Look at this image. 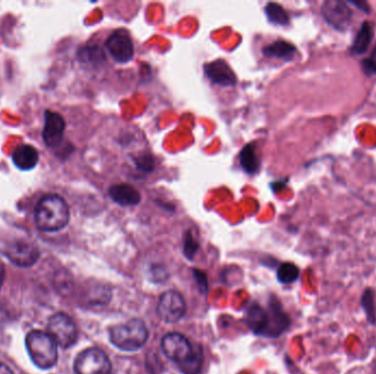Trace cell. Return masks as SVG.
<instances>
[{
  "label": "cell",
  "mask_w": 376,
  "mask_h": 374,
  "mask_svg": "<svg viewBox=\"0 0 376 374\" xmlns=\"http://www.w3.org/2000/svg\"><path fill=\"white\" fill-rule=\"evenodd\" d=\"M246 320L255 334L270 338L279 337L290 326V318L276 304L268 311L259 305H252L246 312Z\"/></svg>",
  "instance_id": "obj_1"
},
{
  "label": "cell",
  "mask_w": 376,
  "mask_h": 374,
  "mask_svg": "<svg viewBox=\"0 0 376 374\" xmlns=\"http://www.w3.org/2000/svg\"><path fill=\"white\" fill-rule=\"evenodd\" d=\"M34 220L40 231H61L70 221V207L60 196L48 194L35 207Z\"/></svg>",
  "instance_id": "obj_2"
},
{
  "label": "cell",
  "mask_w": 376,
  "mask_h": 374,
  "mask_svg": "<svg viewBox=\"0 0 376 374\" xmlns=\"http://www.w3.org/2000/svg\"><path fill=\"white\" fill-rule=\"evenodd\" d=\"M149 331L146 324L140 320H131L128 323L112 326L109 329V340L118 349L133 353L146 345Z\"/></svg>",
  "instance_id": "obj_3"
},
{
  "label": "cell",
  "mask_w": 376,
  "mask_h": 374,
  "mask_svg": "<svg viewBox=\"0 0 376 374\" xmlns=\"http://www.w3.org/2000/svg\"><path fill=\"white\" fill-rule=\"evenodd\" d=\"M28 353L33 364L41 369H51L57 361V344L46 331H32L26 338Z\"/></svg>",
  "instance_id": "obj_4"
},
{
  "label": "cell",
  "mask_w": 376,
  "mask_h": 374,
  "mask_svg": "<svg viewBox=\"0 0 376 374\" xmlns=\"http://www.w3.org/2000/svg\"><path fill=\"white\" fill-rule=\"evenodd\" d=\"M74 370L76 374H110L111 362L103 350L88 348L76 357Z\"/></svg>",
  "instance_id": "obj_5"
},
{
  "label": "cell",
  "mask_w": 376,
  "mask_h": 374,
  "mask_svg": "<svg viewBox=\"0 0 376 374\" xmlns=\"http://www.w3.org/2000/svg\"><path fill=\"white\" fill-rule=\"evenodd\" d=\"M161 347L164 355L179 366L186 364L195 351V346L192 347L186 337L179 333H170L163 337Z\"/></svg>",
  "instance_id": "obj_6"
},
{
  "label": "cell",
  "mask_w": 376,
  "mask_h": 374,
  "mask_svg": "<svg viewBox=\"0 0 376 374\" xmlns=\"http://www.w3.org/2000/svg\"><path fill=\"white\" fill-rule=\"evenodd\" d=\"M48 329L57 345L64 349L73 346L77 340V327L73 320L64 313H57L52 316Z\"/></svg>",
  "instance_id": "obj_7"
},
{
  "label": "cell",
  "mask_w": 376,
  "mask_h": 374,
  "mask_svg": "<svg viewBox=\"0 0 376 374\" xmlns=\"http://www.w3.org/2000/svg\"><path fill=\"white\" fill-rule=\"evenodd\" d=\"M157 315L166 323H176L184 318L186 303L184 298L177 291H166L157 304Z\"/></svg>",
  "instance_id": "obj_8"
},
{
  "label": "cell",
  "mask_w": 376,
  "mask_h": 374,
  "mask_svg": "<svg viewBox=\"0 0 376 374\" xmlns=\"http://www.w3.org/2000/svg\"><path fill=\"white\" fill-rule=\"evenodd\" d=\"M321 14L328 25L338 31H346L351 25L352 10L346 1L328 0L322 5Z\"/></svg>",
  "instance_id": "obj_9"
},
{
  "label": "cell",
  "mask_w": 376,
  "mask_h": 374,
  "mask_svg": "<svg viewBox=\"0 0 376 374\" xmlns=\"http://www.w3.org/2000/svg\"><path fill=\"white\" fill-rule=\"evenodd\" d=\"M109 54L120 64L130 62L135 55V46L129 33L126 30H117L106 42Z\"/></svg>",
  "instance_id": "obj_10"
},
{
  "label": "cell",
  "mask_w": 376,
  "mask_h": 374,
  "mask_svg": "<svg viewBox=\"0 0 376 374\" xmlns=\"http://www.w3.org/2000/svg\"><path fill=\"white\" fill-rule=\"evenodd\" d=\"M5 256L16 266H33L39 258L38 248L30 242L18 240L7 246L5 249Z\"/></svg>",
  "instance_id": "obj_11"
},
{
  "label": "cell",
  "mask_w": 376,
  "mask_h": 374,
  "mask_svg": "<svg viewBox=\"0 0 376 374\" xmlns=\"http://www.w3.org/2000/svg\"><path fill=\"white\" fill-rule=\"evenodd\" d=\"M204 70L205 75L215 85L221 87H233L236 85V74L225 61L218 59L214 62L207 63L204 66Z\"/></svg>",
  "instance_id": "obj_12"
},
{
  "label": "cell",
  "mask_w": 376,
  "mask_h": 374,
  "mask_svg": "<svg viewBox=\"0 0 376 374\" xmlns=\"http://www.w3.org/2000/svg\"><path fill=\"white\" fill-rule=\"evenodd\" d=\"M66 131V121L62 116L57 112L48 111L44 123L43 138L46 145L55 147L61 143Z\"/></svg>",
  "instance_id": "obj_13"
},
{
  "label": "cell",
  "mask_w": 376,
  "mask_h": 374,
  "mask_svg": "<svg viewBox=\"0 0 376 374\" xmlns=\"http://www.w3.org/2000/svg\"><path fill=\"white\" fill-rule=\"evenodd\" d=\"M109 197L112 201L116 202L117 205H122V207L137 205L141 201L140 192L128 183L111 187L109 189Z\"/></svg>",
  "instance_id": "obj_14"
},
{
  "label": "cell",
  "mask_w": 376,
  "mask_h": 374,
  "mask_svg": "<svg viewBox=\"0 0 376 374\" xmlns=\"http://www.w3.org/2000/svg\"><path fill=\"white\" fill-rule=\"evenodd\" d=\"M12 160L21 170H31L39 162L38 151L31 145H21L14 149Z\"/></svg>",
  "instance_id": "obj_15"
},
{
  "label": "cell",
  "mask_w": 376,
  "mask_h": 374,
  "mask_svg": "<svg viewBox=\"0 0 376 374\" xmlns=\"http://www.w3.org/2000/svg\"><path fill=\"white\" fill-rule=\"evenodd\" d=\"M374 37V27L371 22H363L359 32L357 33L353 44L351 46V53L353 55H360L366 53L371 44Z\"/></svg>",
  "instance_id": "obj_16"
},
{
  "label": "cell",
  "mask_w": 376,
  "mask_h": 374,
  "mask_svg": "<svg viewBox=\"0 0 376 374\" xmlns=\"http://www.w3.org/2000/svg\"><path fill=\"white\" fill-rule=\"evenodd\" d=\"M263 53L266 56L277 57V59L290 61L296 53V48L293 44L285 41H276L274 43L266 46L263 49Z\"/></svg>",
  "instance_id": "obj_17"
},
{
  "label": "cell",
  "mask_w": 376,
  "mask_h": 374,
  "mask_svg": "<svg viewBox=\"0 0 376 374\" xmlns=\"http://www.w3.org/2000/svg\"><path fill=\"white\" fill-rule=\"evenodd\" d=\"M240 164L242 169L249 175H255L260 168V162L257 159L255 147L253 144H248L242 148L240 153Z\"/></svg>",
  "instance_id": "obj_18"
},
{
  "label": "cell",
  "mask_w": 376,
  "mask_h": 374,
  "mask_svg": "<svg viewBox=\"0 0 376 374\" xmlns=\"http://www.w3.org/2000/svg\"><path fill=\"white\" fill-rule=\"evenodd\" d=\"M266 14L268 19L277 25H287L290 23V16L287 14L285 9L279 3H268L266 7Z\"/></svg>",
  "instance_id": "obj_19"
},
{
  "label": "cell",
  "mask_w": 376,
  "mask_h": 374,
  "mask_svg": "<svg viewBox=\"0 0 376 374\" xmlns=\"http://www.w3.org/2000/svg\"><path fill=\"white\" fill-rule=\"evenodd\" d=\"M299 277V269L292 262H284L277 269V279L283 284H290L295 282Z\"/></svg>",
  "instance_id": "obj_20"
},
{
  "label": "cell",
  "mask_w": 376,
  "mask_h": 374,
  "mask_svg": "<svg viewBox=\"0 0 376 374\" xmlns=\"http://www.w3.org/2000/svg\"><path fill=\"white\" fill-rule=\"evenodd\" d=\"M204 353L203 349L199 346H195V351L192 358L187 361L186 364L179 366V369L184 374H198L203 366Z\"/></svg>",
  "instance_id": "obj_21"
},
{
  "label": "cell",
  "mask_w": 376,
  "mask_h": 374,
  "mask_svg": "<svg viewBox=\"0 0 376 374\" xmlns=\"http://www.w3.org/2000/svg\"><path fill=\"white\" fill-rule=\"evenodd\" d=\"M361 305L366 312V318L371 324H376V305L374 291L372 289H366L361 298Z\"/></svg>",
  "instance_id": "obj_22"
},
{
  "label": "cell",
  "mask_w": 376,
  "mask_h": 374,
  "mask_svg": "<svg viewBox=\"0 0 376 374\" xmlns=\"http://www.w3.org/2000/svg\"><path fill=\"white\" fill-rule=\"evenodd\" d=\"M198 249V244L196 242V240L192 238L190 233L186 235L185 237V244H184V251L185 255H186L188 258H192L194 255H195L196 251Z\"/></svg>",
  "instance_id": "obj_23"
},
{
  "label": "cell",
  "mask_w": 376,
  "mask_h": 374,
  "mask_svg": "<svg viewBox=\"0 0 376 374\" xmlns=\"http://www.w3.org/2000/svg\"><path fill=\"white\" fill-rule=\"evenodd\" d=\"M137 165H138V168H140L141 170L149 173L153 169V159L150 156L140 157V158L137 159Z\"/></svg>",
  "instance_id": "obj_24"
},
{
  "label": "cell",
  "mask_w": 376,
  "mask_h": 374,
  "mask_svg": "<svg viewBox=\"0 0 376 374\" xmlns=\"http://www.w3.org/2000/svg\"><path fill=\"white\" fill-rule=\"evenodd\" d=\"M362 70L366 75H374L376 74V64L371 59H363Z\"/></svg>",
  "instance_id": "obj_25"
},
{
  "label": "cell",
  "mask_w": 376,
  "mask_h": 374,
  "mask_svg": "<svg viewBox=\"0 0 376 374\" xmlns=\"http://www.w3.org/2000/svg\"><path fill=\"white\" fill-rule=\"evenodd\" d=\"M0 374H14L10 368L0 362Z\"/></svg>",
  "instance_id": "obj_26"
},
{
  "label": "cell",
  "mask_w": 376,
  "mask_h": 374,
  "mask_svg": "<svg viewBox=\"0 0 376 374\" xmlns=\"http://www.w3.org/2000/svg\"><path fill=\"white\" fill-rule=\"evenodd\" d=\"M5 268H3V264H0V289L3 287V281H5Z\"/></svg>",
  "instance_id": "obj_27"
},
{
  "label": "cell",
  "mask_w": 376,
  "mask_h": 374,
  "mask_svg": "<svg viewBox=\"0 0 376 374\" xmlns=\"http://www.w3.org/2000/svg\"><path fill=\"white\" fill-rule=\"evenodd\" d=\"M371 59H372V61H373V62L375 63V64H376V46H375V48H374L373 53H372Z\"/></svg>",
  "instance_id": "obj_28"
}]
</instances>
